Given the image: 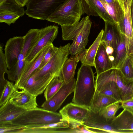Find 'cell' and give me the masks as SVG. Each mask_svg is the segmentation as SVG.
Instances as JSON below:
<instances>
[{
    "instance_id": "6da1fadb",
    "label": "cell",
    "mask_w": 133,
    "mask_h": 133,
    "mask_svg": "<svg viewBox=\"0 0 133 133\" xmlns=\"http://www.w3.org/2000/svg\"><path fill=\"white\" fill-rule=\"evenodd\" d=\"M92 24L89 16L87 15L74 24L61 26L63 39L73 41L69 49L71 55L83 56L86 52L85 47L88 41Z\"/></svg>"
},
{
    "instance_id": "7a4b0ae2",
    "label": "cell",
    "mask_w": 133,
    "mask_h": 133,
    "mask_svg": "<svg viewBox=\"0 0 133 133\" xmlns=\"http://www.w3.org/2000/svg\"><path fill=\"white\" fill-rule=\"evenodd\" d=\"M96 91L91 66L82 64L77 72L72 102L89 109Z\"/></svg>"
},
{
    "instance_id": "3957f363",
    "label": "cell",
    "mask_w": 133,
    "mask_h": 133,
    "mask_svg": "<svg viewBox=\"0 0 133 133\" xmlns=\"http://www.w3.org/2000/svg\"><path fill=\"white\" fill-rule=\"evenodd\" d=\"M59 113L37 107L27 110L13 120L11 123L23 127H33L46 125L62 121Z\"/></svg>"
},
{
    "instance_id": "277c9868",
    "label": "cell",
    "mask_w": 133,
    "mask_h": 133,
    "mask_svg": "<svg viewBox=\"0 0 133 133\" xmlns=\"http://www.w3.org/2000/svg\"><path fill=\"white\" fill-rule=\"evenodd\" d=\"M84 13L81 0H66L47 20L61 26L72 25L79 22Z\"/></svg>"
},
{
    "instance_id": "5b68a950",
    "label": "cell",
    "mask_w": 133,
    "mask_h": 133,
    "mask_svg": "<svg viewBox=\"0 0 133 133\" xmlns=\"http://www.w3.org/2000/svg\"><path fill=\"white\" fill-rule=\"evenodd\" d=\"M66 0H29L25 13L33 18L45 20Z\"/></svg>"
},
{
    "instance_id": "8992f818",
    "label": "cell",
    "mask_w": 133,
    "mask_h": 133,
    "mask_svg": "<svg viewBox=\"0 0 133 133\" xmlns=\"http://www.w3.org/2000/svg\"><path fill=\"white\" fill-rule=\"evenodd\" d=\"M70 45V43H69L58 48L47 64L42 68H38L37 69L35 79H37L48 73L58 76L61 75V69L70 54L69 49Z\"/></svg>"
},
{
    "instance_id": "52a82bcc",
    "label": "cell",
    "mask_w": 133,
    "mask_h": 133,
    "mask_svg": "<svg viewBox=\"0 0 133 133\" xmlns=\"http://www.w3.org/2000/svg\"><path fill=\"white\" fill-rule=\"evenodd\" d=\"M90 111L89 109L73 103H69L59 111L62 120L67 122L70 128L83 126L84 120Z\"/></svg>"
},
{
    "instance_id": "ba28073f",
    "label": "cell",
    "mask_w": 133,
    "mask_h": 133,
    "mask_svg": "<svg viewBox=\"0 0 133 133\" xmlns=\"http://www.w3.org/2000/svg\"><path fill=\"white\" fill-rule=\"evenodd\" d=\"M95 83L97 91L111 97L121 102L122 97L120 90L116 82L111 79L109 70L97 75Z\"/></svg>"
},
{
    "instance_id": "9c48e42d",
    "label": "cell",
    "mask_w": 133,
    "mask_h": 133,
    "mask_svg": "<svg viewBox=\"0 0 133 133\" xmlns=\"http://www.w3.org/2000/svg\"><path fill=\"white\" fill-rule=\"evenodd\" d=\"M83 126L91 133H118V131L99 113L90 110L84 120Z\"/></svg>"
},
{
    "instance_id": "30bf717a",
    "label": "cell",
    "mask_w": 133,
    "mask_h": 133,
    "mask_svg": "<svg viewBox=\"0 0 133 133\" xmlns=\"http://www.w3.org/2000/svg\"><path fill=\"white\" fill-rule=\"evenodd\" d=\"M58 27L50 25L40 29L39 38L34 46L27 53L25 60L31 61L43 48L48 44L52 43L58 32Z\"/></svg>"
},
{
    "instance_id": "8fae6325",
    "label": "cell",
    "mask_w": 133,
    "mask_h": 133,
    "mask_svg": "<svg viewBox=\"0 0 133 133\" xmlns=\"http://www.w3.org/2000/svg\"><path fill=\"white\" fill-rule=\"evenodd\" d=\"M76 81L75 79L74 78L68 83H64L49 100L44 101L41 107L46 110L56 112L67 97L74 92Z\"/></svg>"
},
{
    "instance_id": "7c38bea8",
    "label": "cell",
    "mask_w": 133,
    "mask_h": 133,
    "mask_svg": "<svg viewBox=\"0 0 133 133\" xmlns=\"http://www.w3.org/2000/svg\"><path fill=\"white\" fill-rule=\"evenodd\" d=\"M53 45V43L47 45L31 61L26 62L19 78L15 84L16 89H23L29 78L34 72L39 67L45 55Z\"/></svg>"
},
{
    "instance_id": "4fadbf2b",
    "label": "cell",
    "mask_w": 133,
    "mask_h": 133,
    "mask_svg": "<svg viewBox=\"0 0 133 133\" xmlns=\"http://www.w3.org/2000/svg\"><path fill=\"white\" fill-rule=\"evenodd\" d=\"M123 10V18L118 24L120 31L125 36L126 46H133V31L131 16V5L132 0H118Z\"/></svg>"
},
{
    "instance_id": "5bb4252c",
    "label": "cell",
    "mask_w": 133,
    "mask_h": 133,
    "mask_svg": "<svg viewBox=\"0 0 133 133\" xmlns=\"http://www.w3.org/2000/svg\"><path fill=\"white\" fill-rule=\"evenodd\" d=\"M23 41V36H16L9 38L7 41L4 54L8 69L18 61V56L22 52Z\"/></svg>"
},
{
    "instance_id": "9a60e30c",
    "label": "cell",
    "mask_w": 133,
    "mask_h": 133,
    "mask_svg": "<svg viewBox=\"0 0 133 133\" xmlns=\"http://www.w3.org/2000/svg\"><path fill=\"white\" fill-rule=\"evenodd\" d=\"M37 72V69L31 75L23 89L36 97L42 94L50 82L54 77L58 76L48 73L36 80L35 77Z\"/></svg>"
},
{
    "instance_id": "2e32d148",
    "label": "cell",
    "mask_w": 133,
    "mask_h": 133,
    "mask_svg": "<svg viewBox=\"0 0 133 133\" xmlns=\"http://www.w3.org/2000/svg\"><path fill=\"white\" fill-rule=\"evenodd\" d=\"M104 22L105 29L101 43L105 47L113 48L116 53V48L121 38V31L118 24L115 22Z\"/></svg>"
},
{
    "instance_id": "e0dca14e",
    "label": "cell",
    "mask_w": 133,
    "mask_h": 133,
    "mask_svg": "<svg viewBox=\"0 0 133 133\" xmlns=\"http://www.w3.org/2000/svg\"><path fill=\"white\" fill-rule=\"evenodd\" d=\"M9 100L15 105L26 110L35 108L38 105L36 97L24 89L20 91L16 89Z\"/></svg>"
},
{
    "instance_id": "ac0fdd59",
    "label": "cell",
    "mask_w": 133,
    "mask_h": 133,
    "mask_svg": "<svg viewBox=\"0 0 133 133\" xmlns=\"http://www.w3.org/2000/svg\"><path fill=\"white\" fill-rule=\"evenodd\" d=\"M111 124L119 133H133V112L124 109Z\"/></svg>"
},
{
    "instance_id": "d6986e66",
    "label": "cell",
    "mask_w": 133,
    "mask_h": 133,
    "mask_svg": "<svg viewBox=\"0 0 133 133\" xmlns=\"http://www.w3.org/2000/svg\"><path fill=\"white\" fill-rule=\"evenodd\" d=\"M26 110L15 105L8 100L0 107V124L11 123Z\"/></svg>"
},
{
    "instance_id": "ffe728a7",
    "label": "cell",
    "mask_w": 133,
    "mask_h": 133,
    "mask_svg": "<svg viewBox=\"0 0 133 133\" xmlns=\"http://www.w3.org/2000/svg\"><path fill=\"white\" fill-rule=\"evenodd\" d=\"M69 128L68 123L62 120L60 122L46 125L25 127L18 133H59L63 129Z\"/></svg>"
},
{
    "instance_id": "44dd1931",
    "label": "cell",
    "mask_w": 133,
    "mask_h": 133,
    "mask_svg": "<svg viewBox=\"0 0 133 133\" xmlns=\"http://www.w3.org/2000/svg\"><path fill=\"white\" fill-rule=\"evenodd\" d=\"M94 65L97 75L113 68L102 43H101L95 58Z\"/></svg>"
},
{
    "instance_id": "7402d4cb",
    "label": "cell",
    "mask_w": 133,
    "mask_h": 133,
    "mask_svg": "<svg viewBox=\"0 0 133 133\" xmlns=\"http://www.w3.org/2000/svg\"><path fill=\"white\" fill-rule=\"evenodd\" d=\"M82 57L80 55H72L65 61L61 71V75L64 83L74 78L77 64Z\"/></svg>"
},
{
    "instance_id": "603a6c76",
    "label": "cell",
    "mask_w": 133,
    "mask_h": 133,
    "mask_svg": "<svg viewBox=\"0 0 133 133\" xmlns=\"http://www.w3.org/2000/svg\"><path fill=\"white\" fill-rule=\"evenodd\" d=\"M116 101L112 97L102 94L96 90L89 109L94 113H99L108 105Z\"/></svg>"
},
{
    "instance_id": "cb8c5ba5",
    "label": "cell",
    "mask_w": 133,
    "mask_h": 133,
    "mask_svg": "<svg viewBox=\"0 0 133 133\" xmlns=\"http://www.w3.org/2000/svg\"><path fill=\"white\" fill-rule=\"evenodd\" d=\"M102 29L91 45L87 49L80 61L83 64L93 66L94 65L95 58L101 43L104 32Z\"/></svg>"
},
{
    "instance_id": "d4e9b609",
    "label": "cell",
    "mask_w": 133,
    "mask_h": 133,
    "mask_svg": "<svg viewBox=\"0 0 133 133\" xmlns=\"http://www.w3.org/2000/svg\"><path fill=\"white\" fill-rule=\"evenodd\" d=\"M40 34V29H31L25 36H23V45L21 54L25 58L27 53L37 42Z\"/></svg>"
},
{
    "instance_id": "484cf974",
    "label": "cell",
    "mask_w": 133,
    "mask_h": 133,
    "mask_svg": "<svg viewBox=\"0 0 133 133\" xmlns=\"http://www.w3.org/2000/svg\"><path fill=\"white\" fill-rule=\"evenodd\" d=\"M101 2L114 22L118 24L124 15L123 10L118 1L116 0L114 2L110 3Z\"/></svg>"
},
{
    "instance_id": "4316f807",
    "label": "cell",
    "mask_w": 133,
    "mask_h": 133,
    "mask_svg": "<svg viewBox=\"0 0 133 133\" xmlns=\"http://www.w3.org/2000/svg\"><path fill=\"white\" fill-rule=\"evenodd\" d=\"M125 36L121 32V38L117 46L113 68L119 69L128 54L126 47Z\"/></svg>"
},
{
    "instance_id": "83f0119b",
    "label": "cell",
    "mask_w": 133,
    "mask_h": 133,
    "mask_svg": "<svg viewBox=\"0 0 133 133\" xmlns=\"http://www.w3.org/2000/svg\"><path fill=\"white\" fill-rule=\"evenodd\" d=\"M91 8L104 21L115 23L111 16L99 0H88Z\"/></svg>"
},
{
    "instance_id": "f1b7e54d",
    "label": "cell",
    "mask_w": 133,
    "mask_h": 133,
    "mask_svg": "<svg viewBox=\"0 0 133 133\" xmlns=\"http://www.w3.org/2000/svg\"><path fill=\"white\" fill-rule=\"evenodd\" d=\"M61 76L54 77L48 84L44 92L45 100H49L59 90L64 83Z\"/></svg>"
},
{
    "instance_id": "f546056e",
    "label": "cell",
    "mask_w": 133,
    "mask_h": 133,
    "mask_svg": "<svg viewBox=\"0 0 133 133\" xmlns=\"http://www.w3.org/2000/svg\"><path fill=\"white\" fill-rule=\"evenodd\" d=\"M7 12L16 13L20 17L25 13L23 7L19 5L14 0H6L0 5V13Z\"/></svg>"
},
{
    "instance_id": "4dcf8cb0",
    "label": "cell",
    "mask_w": 133,
    "mask_h": 133,
    "mask_svg": "<svg viewBox=\"0 0 133 133\" xmlns=\"http://www.w3.org/2000/svg\"><path fill=\"white\" fill-rule=\"evenodd\" d=\"M26 63L25 59L18 60L13 66L8 69L6 72L8 79L16 82L19 78Z\"/></svg>"
},
{
    "instance_id": "1f68e13d",
    "label": "cell",
    "mask_w": 133,
    "mask_h": 133,
    "mask_svg": "<svg viewBox=\"0 0 133 133\" xmlns=\"http://www.w3.org/2000/svg\"><path fill=\"white\" fill-rule=\"evenodd\" d=\"M121 102L116 101L108 105L99 113L108 122H111L116 117L115 115L121 107Z\"/></svg>"
},
{
    "instance_id": "d6a6232c",
    "label": "cell",
    "mask_w": 133,
    "mask_h": 133,
    "mask_svg": "<svg viewBox=\"0 0 133 133\" xmlns=\"http://www.w3.org/2000/svg\"><path fill=\"white\" fill-rule=\"evenodd\" d=\"M119 69L127 79L133 81V54L128 55Z\"/></svg>"
},
{
    "instance_id": "836d02e7",
    "label": "cell",
    "mask_w": 133,
    "mask_h": 133,
    "mask_svg": "<svg viewBox=\"0 0 133 133\" xmlns=\"http://www.w3.org/2000/svg\"><path fill=\"white\" fill-rule=\"evenodd\" d=\"M4 54L3 51L2 47L0 46V94L7 82V80L4 78V74L8 70Z\"/></svg>"
},
{
    "instance_id": "e575fe53",
    "label": "cell",
    "mask_w": 133,
    "mask_h": 133,
    "mask_svg": "<svg viewBox=\"0 0 133 133\" xmlns=\"http://www.w3.org/2000/svg\"><path fill=\"white\" fill-rule=\"evenodd\" d=\"M16 89L15 85L12 82L7 80L6 84L0 94V107L4 104L8 100H9Z\"/></svg>"
},
{
    "instance_id": "d590c367",
    "label": "cell",
    "mask_w": 133,
    "mask_h": 133,
    "mask_svg": "<svg viewBox=\"0 0 133 133\" xmlns=\"http://www.w3.org/2000/svg\"><path fill=\"white\" fill-rule=\"evenodd\" d=\"M20 17L14 12H7L0 13V22L4 23L9 25L15 23Z\"/></svg>"
},
{
    "instance_id": "8d00e7d4",
    "label": "cell",
    "mask_w": 133,
    "mask_h": 133,
    "mask_svg": "<svg viewBox=\"0 0 133 133\" xmlns=\"http://www.w3.org/2000/svg\"><path fill=\"white\" fill-rule=\"evenodd\" d=\"M25 128L11 123L0 124V133H18Z\"/></svg>"
},
{
    "instance_id": "74e56055",
    "label": "cell",
    "mask_w": 133,
    "mask_h": 133,
    "mask_svg": "<svg viewBox=\"0 0 133 133\" xmlns=\"http://www.w3.org/2000/svg\"><path fill=\"white\" fill-rule=\"evenodd\" d=\"M58 48L53 45L45 55L38 68L41 69L50 60L54 54L56 52Z\"/></svg>"
},
{
    "instance_id": "f35d334b",
    "label": "cell",
    "mask_w": 133,
    "mask_h": 133,
    "mask_svg": "<svg viewBox=\"0 0 133 133\" xmlns=\"http://www.w3.org/2000/svg\"><path fill=\"white\" fill-rule=\"evenodd\" d=\"M85 13L89 16H94L97 17L98 14L90 6L88 0H81Z\"/></svg>"
},
{
    "instance_id": "ab89813d",
    "label": "cell",
    "mask_w": 133,
    "mask_h": 133,
    "mask_svg": "<svg viewBox=\"0 0 133 133\" xmlns=\"http://www.w3.org/2000/svg\"><path fill=\"white\" fill-rule=\"evenodd\" d=\"M121 107L123 109H126L133 112V98L130 99L122 101Z\"/></svg>"
},
{
    "instance_id": "60d3db41",
    "label": "cell",
    "mask_w": 133,
    "mask_h": 133,
    "mask_svg": "<svg viewBox=\"0 0 133 133\" xmlns=\"http://www.w3.org/2000/svg\"><path fill=\"white\" fill-rule=\"evenodd\" d=\"M21 6L23 7L26 5L29 0H14Z\"/></svg>"
},
{
    "instance_id": "b9f144b4",
    "label": "cell",
    "mask_w": 133,
    "mask_h": 133,
    "mask_svg": "<svg viewBox=\"0 0 133 133\" xmlns=\"http://www.w3.org/2000/svg\"><path fill=\"white\" fill-rule=\"evenodd\" d=\"M131 16L132 28L133 31V0H132L131 5Z\"/></svg>"
},
{
    "instance_id": "7bdbcfd3",
    "label": "cell",
    "mask_w": 133,
    "mask_h": 133,
    "mask_svg": "<svg viewBox=\"0 0 133 133\" xmlns=\"http://www.w3.org/2000/svg\"><path fill=\"white\" fill-rule=\"evenodd\" d=\"M6 0H0V5L2 4Z\"/></svg>"
},
{
    "instance_id": "ee69618b",
    "label": "cell",
    "mask_w": 133,
    "mask_h": 133,
    "mask_svg": "<svg viewBox=\"0 0 133 133\" xmlns=\"http://www.w3.org/2000/svg\"><path fill=\"white\" fill-rule=\"evenodd\" d=\"M131 96L132 98H133V87L132 88L131 92Z\"/></svg>"
}]
</instances>
